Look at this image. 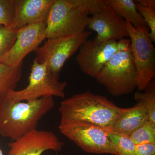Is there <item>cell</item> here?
Listing matches in <instances>:
<instances>
[{
	"label": "cell",
	"mask_w": 155,
	"mask_h": 155,
	"mask_svg": "<svg viewBox=\"0 0 155 155\" xmlns=\"http://www.w3.org/2000/svg\"><path fill=\"white\" fill-rule=\"evenodd\" d=\"M104 5L105 0H54L46 21V39L83 32L90 22L89 15Z\"/></svg>",
	"instance_id": "6da1fadb"
},
{
	"label": "cell",
	"mask_w": 155,
	"mask_h": 155,
	"mask_svg": "<svg viewBox=\"0 0 155 155\" xmlns=\"http://www.w3.org/2000/svg\"><path fill=\"white\" fill-rule=\"evenodd\" d=\"M131 107L123 108L108 131L127 136L142 126L149 120L144 104L140 101Z\"/></svg>",
	"instance_id": "5bb4252c"
},
{
	"label": "cell",
	"mask_w": 155,
	"mask_h": 155,
	"mask_svg": "<svg viewBox=\"0 0 155 155\" xmlns=\"http://www.w3.org/2000/svg\"><path fill=\"white\" fill-rule=\"evenodd\" d=\"M130 39L103 42L87 39L79 48L76 62L83 73L96 78L113 56L130 48Z\"/></svg>",
	"instance_id": "9c48e42d"
},
{
	"label": "cell",
	"mask_w": 155,
	"mask_h": 155,
	"mask_svg": "<svg viewBox=\"0 0 155 155\" xmlns=\"http://www.w3.org/2000/svg\"><path fill=\"white\" fill-rule=\"evenodd\" d=\"M134 2L143 7L155 9V0H138Z\"/></svg>",
	"instance_id": "cb8c5ba5"
},
{
	"label": "cell",
	"mask_w": 155,
	"mask_h": 155,
	"mask_svg": "<svg viewBox=\"0 0 155 155\" xmlns=\"http://www.w3.org/2000/svg\"><path fill=\"white\" fill-rule=\"evenodd\" d=\"M46 22L34 23L19 28L12 47L0 59V63L13 67L22 64L28 54L35 51L46 39Z\"/></svg>",
	"instance_id": "30bf717a"
},
{
	"label": "cell",
	"mask_w": 155,
	"mask_h": 155,
	"mask_svg": "<svg viewBox=\"0 0 155 155\" xmlns=\"http://www.w3.org/2000/svg\"><path fill=\"white\" fill-rule=\"evenodd\" d=\"M60 132L87 153L118 155L108 136V130L81 122L61 121Z\"/></svg>",
	"instance_id": "52a82bcc"
},
{
	"label": "cell",
	"mask_w": 155,
	"mask_h": 155,
	"mask_svg": "<svg viewBox=\"0 0 155 155\" xmlns=\"http://www.w3.org/2000/svg\"><path fill=\"white\" fill-rule=\"evenodd\" d=\"M123 108L107 97L90 91L73 95L61 102V121L90 123L109 130Z\"/></svg>",
	"instance_id": "3957f363"
},
{
	"label": "cell",
	"mask_w": 155,
	"mask_h": 155,
	"mask_svg": "<svg viewBox=\"0 0 155 155\" xmlns=\"http://www.w3.org/2000/svg\"><path fill=\"white\" fill-rule=\"evenodd\" d=\"M108 136L118 155H136V145L129 136L108 130Z\"/></svg>",
	"instance_id": "e0dca14e"
},
{
	"label": "cell",
	"mask_w": 155,
	"mask_h": 155,
	"mask_svg": "<svg viewBox=\"0 0 155 155\" xmlns=\"http://www.w3.org/2000/svg\"><path fill=\"white\" fill-rule=\"evenodd\" d=\"M0 155H4L2 152V151L1 148H0Z\"/></svg>",
	"instance_id": "d4e9b609"
},
{
	"label": "cell",
	"mask_w": 155,
	"mask_h": 155,
	"mask_svg": "<svg viewBox=\"0 0 155 155\" xmlns=\"http://www.w3.org/2000/svg\"><path fill=\"white\" fill-rule=\"evenodd\" d=\"M54 0H15L11 26L19 29L26 25L46 22Z\"/></svg>",
	"instance_id": "4fadbf2b"
},
{
	"label": "cell",
	"mask_w": 155,
	"mask_h": 155,
	"mask_svg": "<svg viewBox=\"0 0 155 155\" xmlns=\"http://www.w3.org/2000/svg\"><path fill=\"white\" fill-rule=\"evenodd\" d=\"M143 92L138 91L134 94V99L144 104L148 114L149 120L155 122V82L153 80L145 89Z\"/></svg>",
	"instance_id": "ac0fdd59"
},
{
	"label": "cell",
	"mask_w": 155,
	"mask_h": 155,
	"mask_svg": "<svg viewBox=\"0 0 155 155\" xmlns=\"http://www.w3.org/2000/svg\"><path fill=\"white\" fill-rule=\"evenodd\" d=\"M15 0H0V25L11 26L14 15Z\"/></svg>",
	"instance_id": "44dd1931"
},
{
	"label": "cell",
	"mask_w": 155,
	"mask_h": 155,
	"mask_svg": "<svg viewBox=\"0 0 155 155\" xmlns=\"http://www.w3.org/2000/svg\"><path fill=\"white\" fill-rule=\"evenodd\" d=\"M136 5L137 11L144 19L145 22L149 28L150 36L151 39L153 42L155 43V9L143 7L136 3Z\"/></svg>",
	"instance_id": "7402d4cb"
},
{
	"label": "cell",
	"mask_w": 155,
	"mask_h": 155,
	"mask_svg": "<svg viewBox=\"0 0 155 155\" xmlns=\"http://www.w3.org/2000/svg\"><path fill=\"white\" fill-rule=\"evenodd\" d=\"M136 155H155V143L137 145Z\"/></svg>",
	"instance_id": "603a6c76"
},
{
	"label": "cell",
	"mask_w": 155,
	"mask_h": 155,
	"mask_svg": "<svg viewBox=\"0 0 155 155\" xmlns=\"http://www.w3.org/2000/svg\"><path fill=\"white\" fill-rule=\"evenodd\" d=\"M96 79L114 96L134 91L137 86V72L130 47L114 54Z\"/></svg>",
	"instance_id": "277c9868"
},
{
	"label": "cell",
	"mask_w": 155,
	"mask_h": 155,
	"mask_svg": "<svg viewBox=\"0 0 155 155\" xmlns=\"http://www.w3.org/2000/svg\"><path fill=\"white\" fill-rule=\"evenodd\" d=\"M92 34L90 31L47 39L35 51L37 61L46 63L53 73L59 78L65 62L79 49Z\"/></svg>",
	"instance_id": "ba28073f"
},
{
	"label": "cell",
	"mask_w": 155,
	"mask_h": 155,
	"mask_svg": "<svg viewBox=\"0 0 155 155\" xmlns=\"http://www.w3.org/2000/svg\"><path fill=\"white\" fill-rule=\"evenodd\" d=\"M54 106L53 97L28 101H0V135L13 141L36 129L39 122Z\"/></svg>",
	"instance_id": "7a4b0ae2"
},
{
	"label": "cell",
	"mask_w": 155,
	"mask_h": 155,
	"mask_svg": "<svg viewBox=\"0 0 155 155\" xmlns=\"http://www.w3.org/2000/svg\"><path fill=\"white\" fill-rule=\"evenodd\" d=\"M129 137L136 145L155 143V122L148 120Z\"/></svg>",
	"instance_id": "d6986e66"
},
{
	"label": "cell",
	"mask_w": 155,
	"mask_h": 155,
	"mask_svg": "<svg viewBox=\"0 0 155 155\" xmlns=\"http://www.w3.org/2000/svg\"><path fill=\"white\" fill-rule=\"evenodd\" d=\"M67 85L65 81H59L46 63H39L33 60L28 84L25 88L14 91L7 97L13 102L28 101L45 97H64Z\"/></svg>",
	"instance_id": "5b68a950"
},
{
	"label": "cell",
	"mask_w": 155,
	"mask_h": 155,
	"mask_svg": "<svg viewBox=\"0 0 155 155\" xmlns=\"http://www.w3.org/2000/svg\"><path fill=\"white\" fill-rule=\"evenodd\" d=\"M127 24L130 48L137 72L139 91L144 90L155 75V49L150 36L148 27L136 28L128 22Z\"/></svg>",
	"instance_id": "8992f818"
},
{
	"label": "cell",
	"mask_w": 155,
	"mask_h": 155,
	"mask_svg": "<svg viewBox=\"0 0 155 155\" xmlns=\"http://www.w3.org/2000/svg\"><path fill=\"white\" fill-rule=\"evenodd\" d=\"M18 30L11 26L0 25V59L12 47Z\"/></svg>",
	"instance_id": "ffe728a7"
},
{
	"label": "cell",
	"mask_w": 155,
	"mask_h": 155,
	"mask_svg": "<svg viewBox=\"0 0 155 155\" xmlns=\"http://www.w3.org/2000/svg\"><path fill=\"white\" fill-rule=\"evenodd\" d=\"M63 146L52 131L36 129L9 143L8 155H41L49 150L61 151Z\"/></svg>",
	"instance_id": "8fae6325"
},
{
	"label": "cell",
	"mask_w": 155,
	"mask_h": 155,
	"mask_svg": "<svg viewBox=\"0 0 155 155\" xmlns=\"http://www.w3.org/2000/svg\"><path fill=\"white\" fill-rule=\"evenodd\" d=\"M22 63L13 67L0 63V101L15 90L22 75Z\"/></svg>",
	"instance_id": "2e32d148"
},
{
	"label": "cell",
	"mask_w": 155,
	"mask_h": 155,
	"mask_svg": "<svg viewBox=\"0 0 155 155\" xmlns=\"http://www.w3.org/2000/svg\"><path fill=\"white\" fill-rule=\"evenodd\" d=\"M87 27L95 31L97 41H119L128 37L127 24L110 6L105 4L98 12L92 15Z\"/></svg>",
	"instance_id": "7c38bea8"
},
{
	"label": "cell",
	"mask_w": 155,
	"mask_h": 155,
	"mask_svg": "<svg viewBox=\"0 0 155 155\" xmlns=\"http://www.w3.org/2000/svg\"><path fill=\"white\" fill-rule=\"evenodd\" d=\"M105 4L110 6L116 14L130 22L134 28L148 27L133 0H105Z\"/></svg>",
	"instance_id": "9a60e30c"
}]
</instances>
